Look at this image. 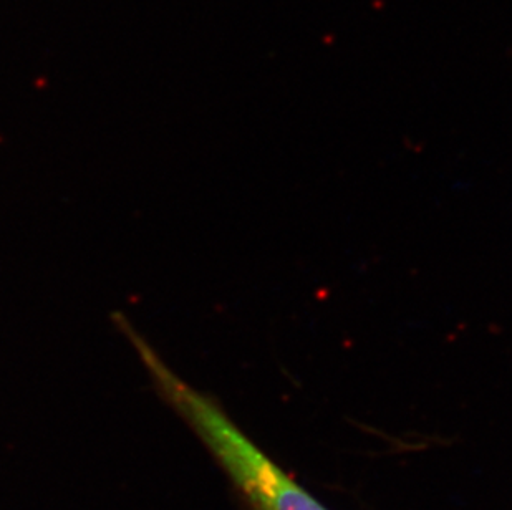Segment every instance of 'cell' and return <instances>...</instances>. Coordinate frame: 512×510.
<instances>
[{
	"label": "cell",
	"instance_id": "1",
	"mask_svg": "<svg viewBox=\"0 0 512 510\" xmlns=\"http://www.w3.org/2000/svg\"><path fill=\"white\" fill-rule=\"evenodd\" d=\"M113 322L135 348L161 400L166 401L193 429L228 474L249 509L329 510L277 462L272 461L229 418L213 396L181 380L123 313H113Z\"/></svg>",
	"mask_w": 512,
	"mask_h": 510
}]
</instances>
